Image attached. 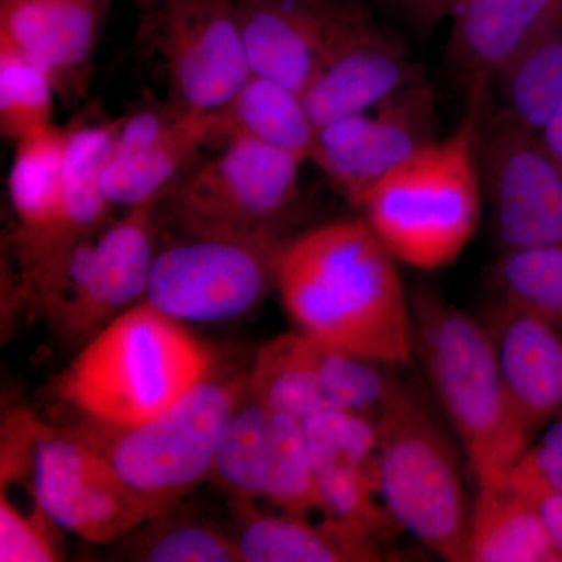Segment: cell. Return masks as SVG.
<instances>
[{"mask_svg":"<svg viewBox=\"0 0 562 562\" xmlns=\"http://www.w3.org/2000/svg\"><path fill=\"white\" fill-rule=\"evenodd\" d=\"M490 95L469 98L457 131L414 151L358 206L398 262L436 271L457 260L475 235L484 201L476 128Z\"/></svg>","mask_w":562,"mask_h":562,"instance_id":"cell-3","label":"cell"},{"mask_svg":"<svg viewBox=\"0 0 562 562\" xmlns=\"http://www.w3.org/2000/svg\"><path fill=\"white\" fill-rule=\"evenodd\" d=\"M251 74L302 92L361 3L355 0H233Z\"/></svg>","mask_w":562,"mask_h":562,"instance_id":"cell-18","label":"cell"},{"mask_svg":"<svg viewBox=\"0 0 562 562\" xmlns=\"http://www.w3.org/2000/svg\"><path fill=\"white\" fill-rule=\"evenodd\" d=\"M502 486L532 503L562 495V414L509 465Z\"/></svg>","mask_w":562,"mask_h":562,"instance_id":"cell-34","label":"cell"},{"mask_svg":"<svg viewBox=\"0 0 562 562\" xmlns=\"http://www.w3.org/2000/svg\"><path fill=\"white\" fill-rule=\"evenodd\" d=\"M111 0H0V33L46 70L61 99L83 91Z\"/></svg>","mask_w":562,"mask_h":562,"instance_id":"cell-22","label":"cell"},{"mask_svg":"<svg viewBox=\"0 0 562 562\" xmlns=\"http://www.w3.org/2000/svg\"><path fill=\"white\" fill-rule=\"evenodd\" d=\"M120 121L68 128L65 192L57 217L29 249L20 251L21 292L43 312L60 288L74 250L105 228L111 205L102 191V172Z\"/></svg>","mask_w":562,"mask_h":562,"instance_id":"cell-15","label":"cell"},{"mask_svg":"<svg viewBox=\"0 0 562 562\" xmlns=\"http://www.w3.org/2000/svg\"><path fill=\"white\" fill-rule=\"evenodd\" d=\"M560 562L538 506L506 487L476 494L468 562Z\"/></svg>","mask_w":562,"mask_h":562,"instance_id":"cell-26","label":"cell"},{"mask_svg":"<svg viewBox=\"0 0 562 562\" xmlns=\"http://www.w3.org/2000/svg\"><path fill=\"white\" fill-rule=\"evenodd\" d=\"M140 10L154 9L157 3L165 2V0H133Z\"/></svg>","mask_w":562,"mask_h":562,"instance_id":"cell-38","label":"cell"},{"mask_svg":"<svg viewBox=\"0 0 562 562\" xmlns=\"http://www.w3.org/2000/svg\"><path fill=\"white\" fill-rule=\"evenodd\" d=\"M492 91H497L495 106L539 133L562 103V21L503 70Z\"/></svg>","mask_w":562,"mask_h":562,"instance_id":"cell-28","label":"cell"},{"mask_svg":"<svg viewBox=\"0 0 562 562\" xmlns=\"http://www.w3.org/2000/svg\"><path fill=\"white\" fill-rule=\"evenodd\" d=\"M543 524L552 538L554 550L562 562V495H549L535 502Z\"/></svg>","mask_w":562,"mask_h":562,"instance_id":"cell-36","label":"cell"},{"mask_svg":"<svg viewBox=\"0 0 562 562\" xmlns=\"http://www.w3.org/2000/svg\"><path fill=\"white\" fill-rule=\"evenodd\" d=\"M419 77L420 70L402 36L360 5L303 91V101L317 127H322L375 109Z\"/></svg>","mask_w":562,"mask_h":562,"instance_id":"cell-17","label":"cell"},{"mask_svg":"<svg viewBox=\"0 0 562 562\" xmlns=\"http://www.w3.org/2000/svg\"><path fill=\"white\" fill-rule=\"evenodd\" d=\"M236 543L244 562L382 561L379 539L338 516L321 522L283 512L266 513L250 501H232Z\"/></svg>","mask_w":562,"mask_h":562,"instance_id":"cell-23","label":"cell"},{"mask_svg":"<svg viewBox=\"0 0 562 562\" xmlns=\"http://www.w3.org/2000/svg\"><path fill=\"white\" fill-rule=\"evenodd\" d=\"M68 131L54 122L14 143L9 195L18 227L16 251L29 249L47 232L60 211L66 181Z\"/></svg>","mask_w":562,"mask_h":562,"instance_id":"cell-25","label":"cell"},{"mask_svg":"<svg viewBox=\"0 0 562 562\" xmlns=\"http://www.w3.org/2000/svg\"><path fill=\"white\" fill-rule=\"evenodd\" d=\"M249 392L301 420L336 409L322 384L314 341L301 331L277 336L258 350L249 372Z\"/></svg>","mask_w":562,"mask_h":562,"instance_id":"cell-27","label":"cell"},{"mask_svg":"<svg viewBox=\"0 0 562 562\" xmlns=\"http://www.w3.org/2000/svg\"><path fill=\"white\" fill-rule=\"evenodd\" d=\"M284 243L280 232L183 236L157 251L144 301L181 322L235 319L277 290Z\"/></svg>","mask_w":562,"mask_h":562,"instance_id":"cell-8","label":"cell"},{"mask_svg":"<svg viewBox=\"0 0 562 562\" xmlns=\"http://www.w3.org/2000/svg\"><path fill=\"white\" fill-rule=\"evenodd\" d=\"M375 424L387 512L442 560L468 562L472 508L454 447L427 403L402 383Z\"/></svg>","mask_w":562,"mask_h":562,"instance_id":"cell-6","label":"cell"},{"mask_svg":"<svg viewBox=\"0 0 562 562\" xmlns=\"http://www.w3.org/2000/svg\"><path fill=\"white\" fill-rule=\"evenodd\" d=\"M214 140L249 138L310 161L317 138L316 122L302 92L251 74L241 90L211 111Z\"/></svg>","mask_w":562,"mask_h":562,"instance_id":"cell-24","label":"cell"},{"mask_svg":"<svg viewBox=\"0 0 562 562\" xmlns=\"http://www.w3.org/2000/svg\"><path fill=\"white\" fill-rule=\"evenodd\" d=\"M58 525L35 502L31 512H22L5 491L0 495V561L55 562L63 560L55 528Z\"/></svg>","mask_w":562,"mask_h":562,"instance_id":"cell-33","label":"cell"},{"mask_svg":"<svg viewBox=\"0 0 562 562\" xmlns=\"http://www.w3.org/2000/svg\"><path fill=\"white\" fill-rule=\"evenodd\" d=\"M414 357L460 436L476 494L498 490L512 465L506 406L494 344L484 322L431 288L409 295Z\"/></svg>","mask_w":562,"mask_h":562,"instance_id":"cell-4","label":"cell"},{"mask_svg":"<svg viewBox=\"0 0 562 562\" xmlns=\"http://www.w3.org/2000/svg\"><path fill=\"white\" fill-rule=\"evenodd\" d=\"M461 0H375L376 5L416 35H430L452 18Z\"/></svg>","mask_w":562,"mask_h":562,"instance_id":"cell-35","label":"cell"},{"mask_svg":"<svg viewBox=\"0 0 562 562\" xmlns=\"http://www.w3.org/2000/svg\"><path fill=\"white\" fill-rule=\"evenodd\" d=\"M313 341L322 384L331 405L375 419L402 386L394 372L397 366Z\"/></svg>","mask_w":562,"mask_h":562,"instance_id":"cell-31","label":"cell"},{"mask_svg":"<svg viewBox=\"0 0 562 562\" xmlns=\"http://www.w3.org/2000/svg\"><path fill=\"white\" fill-rule=\"evenodd\" d=\"M249 394L247 375L211 372L165 412L127 428L91 425L77 435L105 457L117 480L151 519L177 508L209 480L214 457L233 414Z\"/></svg>","mask_w":562,"mask_h":562,"instance_id":"cell-5","label":"cell"},{"mask_svg":"<svg viewBox=\"0 0 562 562\" xmlns=\"http://www.w3.org/2000/svg\"><path fill=\"white\" fill-rule=\"evenodd\" d=\"M162 194L127 209L124 216L74 250L60 288L41 312L69 341H90L146 297L157 257Z\"/></svg>","mask_w":562,"mask_h":562,"instance_id":"cell-9","label":"cell"},{"mask_svg":"<svg viewBox=\"0 0 562 562\" xmlns=\"http://www.w3.org/2000/svg\"><path fill=\"white\" fill-rule=\"evenodd\" d=\"M494 302L562 331V244L506 249L490 271Z\"/></svg>","mask_w":562,"mask_h":562,"instance_id":"cell-30","label":"cell"},{"mask_svg":"<svg viewBox=\"0 0 562 562\" xmlns=\"http://www.w3.org/2000/svg\"><path fill=\"white\" fill-rule=\"evenodd\" d=\"M302 422L317 486L331 516L360 525L379 541L401 528L380 490L375 419L327 409Z\"/></svg>","mask_w":562,"mask_h":562,"instance_id":"cell-19","label":"cell"},{"mask_svg":"<svg viewBox=\"0 0 562 562\" xmlns=\"http://www.w3.org/2000/svg\"><path fill=\"white\" fill-rule=\"evenodd\" d=\"M33 498L58 528L98 546H114L149 509L111 471L105 457L77 432L41 435L33 460Z\"/></svg>","mask_w":562,"mask_h":562,"instance_id":"cell-13","label":"cell"},{"mask_svg":"<svg viewBox=\"0 0 562 562\" xmlns=\"http://www.w3.org/2000/svg\"><path fill=\"white\" fill-rule=\"evenodd\" d=\"M562 21V0H461L450 18L447 57L468 98L492 83Z\"/></svg>","mask_w":562,"mask_h":562,"instance_id":"cell-21","label":"cell"},{"mask_svg":"<svg viewBox=\"0 0 562 562\" xmlns=\"http://www.w3.org/2000/svg\"><path fill=\"white\" fill-rule=\"evenodd\" d=\"M213 140L211 113L180 116L168 106L132 114L121 120L111 143L103 194L111 205L125 209L158 198Z\"/></svg>","mask_w":562,"mask_h":562,"instance_id":"cell-20","label":"cell"},{"mask_svg":"<svg viewBox=\"0 0 562 562\" xmlns=\"http://www.w3.org/2000/svg\"><path fill=\"white\" fill-rule=\"evenodd\" d=\"M209 480L232 501L331 516L317 486L303 422L247 394L222 436Z\"/></svg>","mask_w":562,"mask_h":562,"instance_id":"cell-11","label":"cell"},{"mask_svg":"<svg viewBox=\"0 0 562 562\" xmlns=\"http://www.w3.org/2000/svg\"><path fill=\"white\" fill-rule=\"evenodd\" d=\"M436 116L435 91L420 76L375 109L322 125L310 161L358 209L383 177L436 139Z\"/></svg>","mask_w":562,"mask_h":562,"instance_id":"cell-12","label":"cell"},{"mask_svg":"<svg viewBox=\"0 0 562 562\" xmlns=\"http://www.w3.org/2000/svg\"><path fill=\"white\" fill-rule=\"evenodd\" d=\"M483 195L502 249L562 244V171L538 133L492 102L476 128Z\"/></svg>","mask_w":562,"mask_h":562,"instance_id":"cell-10","label":"cell"},{"mask_svg":"<svg viewBox=\"0 0 562 562\" xmlns=\"http://www.w3.org/2000/svg\"><path fill=\"white\" fill-rule=\"evenodd\" d=\"M506 406V446L512 464L536 432L562 414V331L503 303L486 321Z\"/></svg>","mask_w":562,"mask_h":562,"instance_id":"cell-16","label":"cell"},{"mask_svg":"<svg viewBox=\"0 0 562 562\" xmlns=\"http://www.w3.org/2000/svg\"><path fill=\"white\" fill-rule=\"evenodd\" d=\"M158 41L180 116L220 110L250 79L233 0H165Z\"/></svg>","mask_w":562,"mask_h":562,"instance_id":"cell-14","label":"cell"},{"mask_svg":"<svg viewBox=\"0 0 562 562\" xmlns=\"http://www.w3.org/2000/svg\"><path fill=\"white\" fill-rule=\"evenodd\" d=\"M543 149L562 171V103L538 133Z\"/></svg>","mask_w":562,"mask_h":562,"instance_id":"cell-37","label":"cell"},{"mask_svg":"<svg viewBox=\"0 0 562 562\" xmlns=\"http://www.w3.org/2000/svg\"><path fill=\"white\" fill-rule=\"evenodd\" d=\"M305 160L260 140L233 138L173 181L160 201L183 236L279 232L301 194Z\"/></svg>","mask_w":562,"mask_h":562,"instance_id":"cell-7","label":"cell"},{"mask_svg":"<svg viewBox=\"0 0 562 562\" xmlns=\"http://www.w3.org/2000/svg\"><path fill=\"white\" fill-rule=\"evenodd\" d=\"M214 362L183 322L143 301L85 344L58 379V397L94 427H133L183 397Z\"/></svg>","mask_w":562,"mask_h":562,"instance_id":"cell-2","label":"cell"},{"mask_svg":"<svg viewBox=\"0 0 562 562\" xmlns=\"http://www.w3.org/2000/svg\"><path fill=\"white\" fill-rule=\"evenodd\" d=\"M397 262L362 217L333 221L284 243L277 291L303 335L406 368L412 306Z\"/></svg>","mask_w":562,"mask_h":562,"instance_id":"cell-1","label":"cell"},{"mask_svg":"<svg viewBox=\"0 0 562 562\" xmlns=\"http://www.w3.org/2000/svg\"><path fill=\"white\" fill-rule=\"evenodd\" d=\"M121 560L139 562H244L235 536L216 525L171 512L140 524L114 543Z\"/></svg>","mask_w":562,"mask_h":562,"instance_id":"cell-29","label":"cell"},{"mask_svg":"<svg viewBox=\"0 0 562 562\" xmlns=\"http://www.w3.org/2000/svg\"><path fill=\"white\" fill-rule=\"evenodd\" d=\"M54 83L46 70L0 33V132L5 139L22 136L52 122Z\"/></svg>","mask_w":562,"mask_h":562,"instance_id":"cell-32","label":"cell"}]
</instances>
